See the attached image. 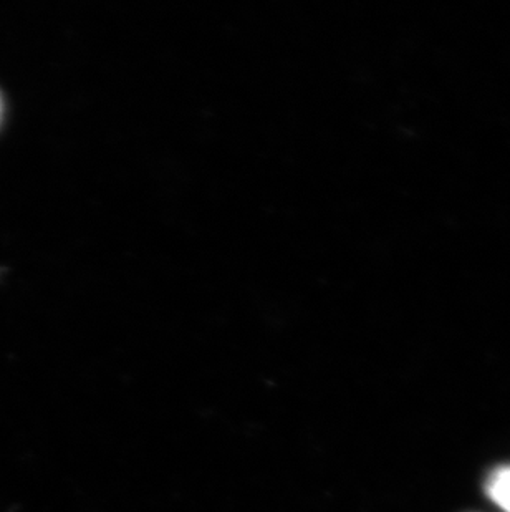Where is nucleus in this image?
Segmentation results:
<instances>
[{
    "label": "nucleus",
    "mask_w": 510,
    "mask_h": 512,
    "mask_svg": "<svg viewBox=\"0 0 510 512\" xmlns=\"http://www.w3.org/2000/svg\"><path fill=\"white\" fill-rule=\"evenodd\" d=\"M486 494L497 508L510 512V464L492 469L486 479Z\"/></svg>",
    "instance_id": "nucleus-1"
},
{
    "label": "nucleus",
    "mask_w": 510,
    "mask_h": 512,
    "mask_svg": "<svg viewBox=\"0 0 510 512\" xmlns=\"http://www.w3.org/2000/svg\"><path fill=\"white\" fill-rule=\"evenodd\" d=\"M2 113H4V103H2V97H0V120H2Z\"/></svg>",
    "instance_id": "nucleus-2"
}]
</instances>
